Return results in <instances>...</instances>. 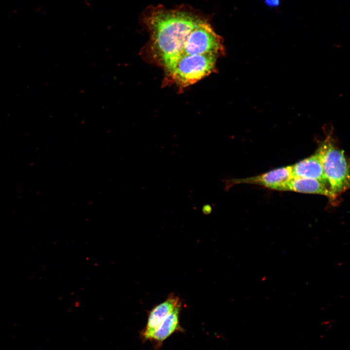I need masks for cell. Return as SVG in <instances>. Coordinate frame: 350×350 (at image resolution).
I'll use <instances>...</instances> for the list:
<instances>
[{
    "instance_id": "obj_1",
    "label": "cell",
    "mask_w": 350,
    "mask_h": 350,
    "mask_svg": "<svg viewBox=\"0 0 350 350\" xmlns=\"http://www.w3.org/2000/svg\"><path fill=\"white\" fill-rule=\"evenodd\" d=\"M184 8L167 9L150 6L142 13L140 22L149 33L153 57L168 72L181 56L192 30L203 18Z\"/></svg>"
},
{
    "instance_id": "obj_2",
    "label": "cell",
    "mask_w": 350,
    "mask_h": 350,
    "mask_svg": "<svg viewBox=\"0 0 350 350\" xmlns=\"http://www.w3.org/2000/svg\"><path fill=\"white\" fill-rule=\"evenodd\" d=\"M330 189L337 198L350 187V166L344 151L328 137L317 149Z\"/></svg>"
},
{
    "instance_id": "obj_3",
    "label": "cell",
    "mask_w": 350,
    "mask_h": 350,
    "mask_svg": "<svg viewBox=\"0 0 350 350\" xmlns=\"http://www.w3.org/2000/svg\"><path fill=\"white\" fill-rule=\"evenodd\" d=\"M216 58V56L210 54L182 55L168 73L176 84L186 87L212 72Z\"/></svg>"
},
{
    "instance_id": "obj_4",
    "label": "cell",
    "mask_w": 350,
    "mask_h": 350,
    "mask_svg": "<svg viewBox=\"0 0 350 350\" xmlns=\"http://www.w3.org/2000/svg\"><path fill=\"white\" fill-rule=\"evenodd\" d=\"M223 51L222 39L203 18L190 33L182 55L210 54L217 56Z\"/></svg>"
},
{
    "instance_id": "obj_5",
    "label": "cell",
    "mask_w": 350,
    "mask_h": 350,
    "mask_svg": "<svg viewBox=\"0 0 350 350\" xmlns=\"http://www.w3.org/2000/svg\"><path fill=\"white\" fill-rule=\"evenodd\" d=\"M292 177V165H289L255 176L242 178L229 177L225 179L223 181L226 192H228L233 186L241 184L261 185L275 190L278 186Z\"/></svg>"
},
{
    "instance_id": "obj_6",
    "label": "cell",
    "mask_w": 350,
    "mask_h": 350,
    "mask_svg": "<svg viewBox=\"0 0 350 350\" xmlns=\"http://www.w3.org/2000/svg\"><path fill=\"white\" fill-rule=\"evenodd\" d=\"M275 190L320 194L331 201L336 199L326 185L317 180L305 177H293L278 186Z\"/></svg>"
},
{
    "instance_id": "obj_7",
    "label": "cell",
    "mask_w": 350,
    "mask_h": 350,
    "mask_svg": "<svg viewBox=\"0 0 350 350\" xmlns=\"http://www.w3.org/2000/svg\"><path fill=\"white\" fill-rule=\"evenodd\" d=\"M180 304L178 297L171 294L165 301L154 307L149 312L146 325L141 332L143 340H148L166 317Z\"/></svg>"
},
{
    "instance_id": "obj_8",
    "label": "cell",
    "mask_w": 350,
    "mask_h": 350,
    "mask_svg": "<svg viewBox=\"0 0 350 350\" xmlns=\"http://www.w3.org/2000/svg\"><path fill=\"white\" fill-rule=\"evenodd\" d=\"M292 172L293 177L316 179L329 188L324 173L319 154L317 150L312 156L292 165Z\"/></svg>"
},
{
    "instance_id": "obj_9",
    "label": "cell",
    "mask_w": 350,
    "mask_h": 350,
    "mask_svg": "<svg viewBox=\"0 0 350 350\" xmlns=\"http://www.w3.org/2000/svg\"><path fill=\"white\" fill-rule=\"evenodd\" d=\"M181 304L177 306L163 321L155 331L149 340L155 343L157 347L177 332H183V329L180 324V313Z\"/></svg>"
},
{
    "instance_id": "obj_10",
    "label": "cell",
    "mask_w": 350,
    "mask_h": 350,
    "mask_svg": "<svg viewBox=\"0 0 350 350\" xmlns=\"http://www.w3.org/2000/svg\"><path fill=\"white\" fill-rule=\"evenodd\" d=\"M264 3L269 8H276L280 4V0H264Z\"/></svg>"
},
{
    "instance_id": "obj_11",
    "label": "cell",
    "mask_w": 350,
    "mask_h": 350,
    "mask_svg": "<svg viewBox=\"0 0 350 350\" xmlns=\"http://www.w3.org/2000/svg\"><path fill=\"white\" fill-rule=\"evenodd\" d=\"M212 210V208L211 206L209 205H206L203 206L202 208V211L204 213L207 214L211 212Z\"/></svg>"
}]
</instances>
